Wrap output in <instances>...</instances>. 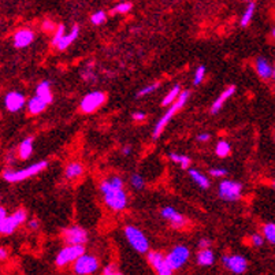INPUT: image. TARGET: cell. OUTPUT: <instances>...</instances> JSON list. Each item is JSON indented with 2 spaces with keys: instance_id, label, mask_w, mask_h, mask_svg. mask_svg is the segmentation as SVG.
<instances>
[{
  "instance_id": "cell-3",
  "label": "cell",
  "mask_w": 275,
  "mask_h": 275,
  "mask_svg": "<svg viewBox=\"0 0 275 275\" xmlns=\"http://www.w3.org/2000/svg\"><path fill=\"white\" fill-rule=\"evenodd\" d=\"M47 167H48V162H37V163L25 167L22 170H18V171H4L3 172V179L8 183L21 182V181H25L30 177H35L39 172L44 171Z\"/></svg>"
},
{
  "instance_id": "cell-23",
  "label": "cell",
  "mask_w": 275,
  "mask_h": 275,
  "mask_svg": "<svg viewBox=\"0 0 275 275\" xmlns=\"http://www.w3.org/2000/svg\"><path fill=\"white\" fill-rule=\"evenodd\" d=\"M33 155V137H28L23 140L22 143L19 144V148H18V156L26 161L30 156Z\"/></svg>"
},
{
  "instance_id": "cell-26",
  "label": "cell",
  "mask_w": 275,
  "mask_h": 275,
  "mask_svg": "<svg viewBox=\"0 0 275 275\" xmlns=\"http://www.w3.org/2000/svg\"><path fill=\"white\" fill-rule=\"evenodd\" d=\"M182 93V89H181V85L179 84H175V85L172 86L171 89L168 91L166 96L163 98L162 100V106H171L178 98H179V95Z\"/></svg>"
},
{
  "instance_id": "cell-25",
  "label": "cell",
  "mask_w": 275,
  "mask_h": 275,
  "mask_svg": "<svg viewBox=\"0 0 275 275\" xmlns=\"http://www.w3.org/2000/svg\"><path fill=\"white\" fill-rule=\"evenodd\" d=\"M82 172H84V166L78 162H71L64 168V175L67 179H75V178L81 177Z\"/></svg>"
},
{
  "instance_id": "cell-14",
  "label": "cell",
  "mask_w": 275,
  "mask_h": 275,
  "mask_svg": "<svg viewBox=\"0 0 275 275\" xmlns=\"http://www.w3.org/2000/svg\"><path fill=\"white\" fill-rule=\"evenodd\" d=\"M161 215L162 218L166 219L174 229H182L185 226V222H186V219L183 215H181V212H178L172 207H165L161 211Z\"/></svg>"
},
{
  "instance_id": "cell-19",
  "label": "cell",
  "mask_w": 275,
  "mask_h": 275,
  "mask_svg": "<svg viewBox=\"0 0 275 275\" xmlns=\"http://www.w3.org/2000/svg\"><path fill=\"white\" fill-rule=\"evenodd\" d=\"M78 36H80V28L75 25V26H73V29L70 30L69 33H66V35L63 36V39L57 43L56 48L59 50V51H64V50H67L73 43H74L77 39H78Z\"/></svg>"
},
{
  "instance_id": "cell-28",
  "label": "cell",
  "mask_w": 275,
  "mask_h": 275,
  "mask_svg": "<svg viewBox=\"0 0 275 275\" xmlns=\"http://www.w3.org/2000/svg\"><path fill=\"white\" fill-rule=\"evenodd\" d=\"M263 235L267 242L275 245V223H266L263 226Z\"/></svg>"
},
{
  "instance_id": "cell-36",
  "label": "cell",
  "mask_w": 275,
  "mask_h": 275,
  "mask_svg": "<svg viewBox=\"0 0 275 275\" xmlns=\"http://www.w3.org/2000/svg\"><path fill=\"white\" fill-rule=\"evenodd\" d=\"M12 218L17 220L18 224H22L26 222V219H28V214H26V211H25L23 208H18V210H15V212L12 214Z\"/></svg>"
},
{
  "instance_id": "cell-52",
  "label": "cell",
  "mask_w": 275,
  "mask_h": 275,
  "mask_svg": "<svg viewBox=\"0 0 275 275\" xmlns=\"http://www.w3.org/2000/svg\"><path fill=\"white\" fill-rule=\"evenodd\" d=\"M245 1H248V3H251V1H252V0H245Z\"/></svg>"
},
{
  "instance_id": "cell-38",
  "label": "cell",
  "mask_w": 275,
  "mask_h": 275,
  "mask_svg": "<svg viewBox=\"0 0 275 275\" xmlns=\"http://www.w3.org/2000/svg\"><path fill=\"white\" fill-rule=\"evenodd\" d=\"M264 241H266V238H264L263 234H258V233H253V234L251 235V242H252L253 247L260 248L264 244Z\"/></svg>"
},
{
  "instance_id": "cell-46",
  "label": "cell",
  "mask_w": 275,
  "mask_h": 275,
  "mask_svg": "<svg viewBox=\"0 0 275 275\" xmlns=\"http://www.w3.org/2000/svg\"><path fill=\"white\" fill-rule=\"evenodd\" d=\"M122 154L125 156L130 155V154H132V147H130V145H125V147L122 148Z\"/></svg>"
},
{
  "instance_id": "cell-6",
  "label": "cell",
  "mask_w": 275,
  "mask_h": 275,
  "mask_svg": "<svg viewBox=\"0 0 275 275\" xmlns=\"http://www.w3.org/2000/svg\"><path fill=\"white\" fill-rule=\"evenodd\" d=\"M84 253H85L84 245H67L57 252L56 258H55V264L57 267H66L69 264L74 263L75 260Z\"/></svg>"
},
{
  "instance_id": "cell-10",
  "label": "cell",
  "mask_w": 275,
  "mask_h": 275,
  "mask_svg": "<svg viewBox=\"0 0 275 275\" xmlns=\"http://www.w3.org/2000/svg\"><path fill=\"white\" fill-rule=\"evenodd\" d=\"M147 259H148V263L152 266V269L155 270L156 274L159 275H170L172 274L174 270L171 269V266L167 260V256H165L162 252L158 251H149L147 253Z\"/></svg>"
},
{
  "instance_id": "cell-30",
  "label": "cell",
  "mask_w": 275,
  "mask_h": 275,
  "mask_svg": "<svg viewBox=\"0 0 275 275\" xmlns=\"http://www.w3.org/2000/svg\"><path fill=\"white\" fill-rule=\"evenodd\" d=\"M230 151H231V148H230V144L227 143V141H219V143L217 144V147H215V154H217V156H219V158H226V156H229Z\"/></svg>"
},
{
  "instance_id": "cell-47",
  "label": "cell",
  "mask_w": 275,
  "mask_h": 275,
  "mask_svg": "<svg viewBox=\"0 0 275 275\" xmlns=\"http://www.w3.org/2000/svg\"><path fill=\"white\" fill-rule=\"evenodd\" d=\"M6 217H7L6 208H4V207H1V208H0V220H1V219H4Z\"/></svg>"
},
{
  "instance_id": "cell-39",
  "label": "cell",
  "mask_w": 275,
  "mask_h": 275,
  "mask_svg": "<svg viewBox=\"0 0 275 275\" xmlns=\"http://www.w3.org/2000/svg\"><path fill=\"white\" fill-rule=\"evenodd\" d=\"M41 29L44 32H47V33H51V32H55L56 26H55V23L52 22L51 19H46V21H43V23H41Z\"/></svg>"
},
{
  "instance_id": "cell-11",
  "label": "cell",
  "mask_w": 275,
  "mask_h": 275,
  "mask_svg": "<svg viewBox=\"0 0 275 275\" xmlns=\"http://www.w3.org/2000/svg\"><path fill=\"white\" fill-rule=\"evenodd\" d=\"M222 264L226 270L233 274H244L248 269L247 259L242 255H223Z\"/></svg>"
},
{
  "instance_id": "cell-17",
  "label": "cell",
  "mask_w": 275,
  "mask_h": 275,
  "mask_svg": "<svg viewBox=\"0 0 275 275\" xmlns=\"http://www.w3.org/2000/svg\"><path fill=\"white\" fill-rule=\"evenodd\" d=\"M234 92H235V86L234 85H230V86H227L226 89H224L220 95H219L218 98L215 99V102L212 103V106H211V114L212 115H215V114H218L219 111L222 110V107H223V104L229 100L233 95H234Z\"/></svg>"
},
{
  "instance_id": "cell-4",
  "label": "cell",
  "mask_w": 275,
  "mask_h": 275,
  "mask_svg": "<svg viewBox=\"0 0 275 275\" xmlns=\"http://www.w3.org/2000/svg\"><path fill=\"white\" fill-rule=\"evenodd\" d=\"M123 234H125V238L129 242V245L136 251L137 253H148L149 252V241L148 238L145 237L143 231L140 229H137L136 226H132L129 224L123 229Z\"/></svg>"
},
{
  "instance_id": "cell-45",
  "label": "cell",
  "mask_w": 275,
  "mask_h": 275,
  "mask_svg": "<svg viewBox=\"0 0 275 275\" xmlns=\"http://www.w3.org/2000/svg\"><path fill=\"white\" fill-rule=\"evenodd\" d=\"M28 226L30 230H37L40 227V222L37 219H32V220H29Z\"/></svg>"
},
{
  "instance_id": "cell-51",
  "label": "cell",
  "mask_w": 275,
  "mask_h": 275,
  "mask_svg": "<svg viewBox=\"0 0 275 275\" xmlns=\"http://www.w3.org/2000/svg\"><path fill=\"white\" fill-rule=\"evenodd\" d=\"M273 80H274V82H275V64H274V75H273Z\"/></svg>"
},
{
  "instance_id": "cell-9",
  "label": "cell",
  "mask_w": 275,
  "mask_h": 275,
  "mask_svg": "<svg viewBox=\"0 0 275 275\" xmlns=\"http://www.w3.org/2000/svg\"><path fill=\"white\" fill-rule=\"evenodd\" d=\"M166 256L171 269L175 271V270L182 269L183 266L188 263L190 258V251L186 245H177V247L172 248Z\"/></svg>"
},
{
  "instance_id": "cell-27",
  "label": "cell",
  "mask_w": 275,
  "mask_h": 275,
  "mask_svg": "<svg viewBox=\"0 0 275 275\" xmlns=\"http://www.w3.org/2000/svg\"><path fill=\"white\" fill-rule=\"evenodd\" d=\"M255 4H253L252 1L248 4V7H247V10L244 11V14L241 15V19H240V25H241V28H247L248 25L251 23V21H252V18H253V14H255Z\"/></svg>"
},
{
  "instance_id": "cell-7",
  "label": "cell",
  "mask_w": 275,
  "mask_h": 275,
  "mask_svg": "<svg viewBox=\"0 0 275 275\" xmlns=\"http://www.w3.org/2000/svg\"><path fill=\"white\" fill-rule=\"evenodd\" d=\"M100 267L99 259L95 255L84 253L80 258L77 259L73 266V271L78 275H89L95 274Z\"/></svg>"
},
{
  "instance_id": "cell-29",
  "label": "cell",
  "mask_w": 275,
  "mask_h": 275,
  "mask_svg": "<svg viewBox=\"0 0 275 275\" xmlns=\"http://www.w3.org/2000/svg\"><path fill=\"white\" fill-rule=\"evenodd\" d=\"M159 88H161V82H159V81H156V82H154V84H149V85L144 86L143 89H140V91L136 93V98L137 99L144 98V96H147V95H151V93L156 92Z\"/></svg>"
},
{
  "instance_id": "cell-40",
  "label": "cell",
  "mask_w": 275,
  "mask_h": 275,
  "mask_svg": "<svg viewBox=\"0 0 275 275\" xmlns=\"http://www.w3.org/2000/svg\"><path fill=\"white\" fill-rule=\"evenodd\" d=\"M103 274L104 275H118L120 274L119 269L115 266V264H109V266H106L103 269Z\"/></svg>"
},
{
  "instance_id": "cell-2",
  "label": "cell",
  "mask_w": 275,
  "mask_h": 275,
  "mask_svg": "<svg viewBox=\"0 0 275 275\" xmlns=\"http://www.w3.org/2000/svg\"><path fill=\"white\" fill-rule=\"evenodd\" d=\"M190 96V92L189 91H183L181 95H179V98L174 102V103L168 107V110L166 111V114L162 116L161 119L158 120V123L155 125L154 127V132H152V137L154 140H158V138L161 137L162 133L165 132V129L166 126L170 123V120L172 119V116L177 114L179 110H182L185 107V104L188 102V99Z\"/></svg>"
},
{
  "instance_id": "cell-18",
  "label": "cell",
  "mask_w": 275,
  "mask_h": 275,
  "mask_svg": "<svg viewBox=\"0 0 275 275\" xmlns=\"http://www.w3.org/2000/svg\"><path fill=\"white\" fill-rule=\"evenodd\" d=\"M47 103L44 99L39 96V95H35L33 98H30L26 103V109H28V112L30 115H39L41 114L43 111H46Z\"/></svg>"
},
{
  "instance_id": "cell-48",
  "label": "cell",
  "mask_w": 275,
  "mask_h": 275,
  "mask_svg": "<svg viewBox=\"0 0 275 275\" xmlns=\"http://www.w3.org/2000/svg\"><path fill=\"white\" fill-rule=\"evenodd\" d=\"M6 258H7V251L4 249V248H1V249H0V259H1V260H6Z\"/></svg>"
},
{
  "instance_id": "cell-44",
  "label": "cell",
  "mask_w": 275,
  "mask_h": 275,
  "mask_svg": "<svg viewBox=\"0 0 275 275\" xmlns=\"http://www.w3.org/2000/svg\"><path fill=\"white\" fill-rule=\"evenodd\" d=\"M211 240L210 238H201L200 241H199V248L200 249H203V248H210L211 247Z\"/></svg>"
},
{
  "instance_id": "cell-21",
  "label": "cell",
  "mask_w": 275,
  "mask_h": 275,
  "mask_svg": "<svg viewBox=\"0 0 275 275\" xmlns=\"http://www.w3.org/2000/svg\"><path fill=\"white\" fill-rule=\"evenodd\" d=\"M189 177L190 179L193 181V182L197 185V186H200L201 189H210V186H211V183H210V179L207 175H204L203 172H200L199 170H196V168H189Z\"/></svg>"
},
{
  "instance_id": "cell-43",
  "label": "cell",
  "mask_w": 275,
  "mask_h": 275,
  "mask_svg": "<svg viewBox=\"0 0 275 275\" xmlns=\"http://www.w3.org/2000/svg\"><path fill=\"white\" fill-rule=\"evenodd\" d=\"M210 138H211V134H210V133H200V134L197 136V141H199V143H207V141H210Z\"/></svg>"
},
{
  "instance_id": "cell-5",
  "label": "cell",
  "mask_w": 275,
  "mask_h": 275,
  "mask_svg": "<svg viewBox=\"0 0 275 275\" xmlns=\"http://www.w3.org/2000/svg\"><path fill=\"white\" fill-rule=\"evenodd\" d=\"M242 195V185L237 181L231 179H224L219 183L218 196L220 200L227 201V203H234L241 199Z\"/></svg>"
},
{
  "instance_id": "cell-16",
  "label": "cell",
  "mask_w": 275,
  "mask_h": 275,
  "mask_svg": "<svg viewBox=\"0 0 275 275\" xmlns=\"http://www.w3.org/2000/svg\"><path fill=\"white\" fill-rule=\"evenodd\" d=\"M255 70H256V74L262 78V80H270L273 78L274 75V66L270 63L267 60V57L259 56L255 60Z\"/></svg>"
},
{
  "instance_id": "cell-22",
  "label": "cell",
  "mask_w": 275,
  "mask_h": 275,
  "mask_svg": "<svg viewBox=\"0 0 275 275\" xmlns=\"http://www.w3.org/2000/svg\"><path fill=\"white\" fill-rule=\"evenodd\" d=\"M19 224L17 223V220L12 218V215H7L6 218L0 220V233L3 235H10L12 234L15 229Z\"/></svg>"
},
{
  "instance_id": "cell-8",
  "label": "cell",
  "mask_w": 275,
  "mask_h": 275,
  "mask_svg": "<svg viewBox=\"0 0 275 275\" xmlns=\"http://www.w3.org/2000/svg\"><path fill=\"white\" fill-rule=\"evenodd\" d=\"M107 100V95L102 91H95L85 95L81 99L80 109L84 114H92L96 110H99Z\"/></svg>"
},
{
  "instance_id": "cell-42",
  "label": "cell",
  "mask_w": 275,
  "mask_h": 275,
  "mask_svg": "<svg viewBox=\"0 0 275 275\" xmlns=\"http://www.w3.org/2000/svg\"><path fill=\"white\" fill-rule=\"evenodd\" d=\"M81 75H82L84 81H95V78H96L91 69H84V71H82V74Z\"/></svg>"
},
{
  "instance_id": "cell-37",
  "label": "cell",
  "mask_w": 275,
  "mask_h": 275,
  "mask_svg": "<svg viewBox=\"0 0 275 275\" xmlns=\"http://www.w3.org/2000/svg\"><path fill=\"white\" fill-rule=\"evenodd\" d=\"M229 172H227V170L226 168H223V167H217V168H211L210 170V175H211L212 178H223L226 177Z\"/></svg>"
},
{
  "instance_id": "cell-49",
  "label": "cell",
  "mask_w": 275,
  "mask_h": 275,
  "mask_svg": "<svg viewBox=\"0 0 275 275\" xmlns=\"http://www.w3.org/2000/svg\"><path fill=\"white\" fill-rule=\"evenodd\" d=\"M271 36H273V39H274V40H275V28L273 29V30H271Z\"/></svg>"
},
{
  "instance_id": "cell-15",
  "label": "cell",
  "mask_w": 275,
  "mask_h": 275,
  "mask_svg": "<svg viewBox=\"0 0 275 275\" xmlns=\"http://www.w3.org/2000/svg\"><path fill=\"white\" fill-rule=\"evenodd\" d=\"M14 41V47L15 48H26L29 47L33 41H35V32L30 29H19L15 32V35L12 37Z\"/></svg>"
},
{
  "instance_id": "cell-33",
  "label": "cell",
  "mask_w": 275,
  "mask_h": 275,
  "mask_svg": "<svg viewBox=\"0 0 275 275\" xmlns=\"http://www.w3.org/2000/svg\"><path fill=\"white\" fill-rule=\"evenodd\" d=\"M106 19H107V14L102 10H99V11L93 12L91 15V22L92 25H95V26H100V25H103L106 22Z\"/></svg>"
},
{
  "instance_id": "cell-34",
  "label": "cell",
  "mask_w": 275,
  "mask_h": 275,
  "mask_svg": "<svg viewBox=\"0 0 275 275\" xmlns=\"http://www.w3.org/2000/svg\"><path fill=\"white\" fill-rule=\"evenodd\" d=\"M130 183L133 188L137 190H143L145 188V179L140 174H133L130 177Z\"/></svg>"
},
{
  "instance_id": "cell-32",
  "label": "cell",
  "mask_w": 275,
  "mask_h": 275,
  "mask_svg": "<svg viewBox=\"0 0 275 275\" xmlns=\"http://www.w3.org/2000/svg\"><path fill=\"white\" fill-rule=\"evenodd\" d=\"M64 35H66V26H64L63 23H62V25H57L56 29H55V32H54V37H52V41H51L52 46L56 47L57 43L63 39Z\"/></svg>"
},
{
  "instance_id": "cell-41",
  "label": "cell",
  "mask_w": 275,
  "mask_h": 275,
  "mask_svg": "<svg viewBox=\"0 0 275 275\" xmlns=\"http://www.w3.org/2000/svg\"><path fill=\"white\" fill-rule=\"evenodd\" d=\"M147 118V114L143 112V111H134L132 114V119L136 120V122H143Z\"/></svg>"
},
{
  "instance_id": "cell-12",
  "label": "cell",
  "mask_w": 275,
  "mask_h": 275,
  "mask_svg": "<svg viewBox=\"0 0 275 275\" xmlns=\"http://www.w3.org/2000/svg\"><path fill=\"white\" fill-rule=\"evenodd\" d=\"M62 235L67 245H85L88 242V231L80 226H70L63 230Z\"/></svg>"
},
{
  "instance_id": "cell-35",
  "label": "cell",
  "mask_w": 275,
  "mask_h": 275,
  "mask_svg": "<svg viewBox=\"0 0 275 275\" xmlns=\"http://www.w3.org/2000/svg\"><path fill=\"white\" fill-rule=\"evenodd\" d=\"M206 73H207V69L206 66H199L195 71V75H193V84L195 85H200L203 80L206 78Z\"/></svg>"
},
{
  "instance_id": "cell-31",
  "label": "cell",
  "mask_w": 275,
  "mask_h": 275,
  "mask_svg": "<svg viewBox=\"0 0 275 275\" xmlns=\"http://www.w3.org/2000/svg\"><path fill=\"white\" fill-rule=\"evenodd\" d=\"M132 8V1H120V3H118V4L111 10V14H112V15H115V14H127Z\"/></svg>"
},
{
  "instance_id": "cell-50",
  "label": "cell",
  "mask_w": 275,
  "mask_h": 275,
  "mask_svg": "<svg viewBox=\"0 0 275 275\" xmlns=\"http://www.w3.org/2000/svg\"><path fill=\"white\" fill-rule=\"evenodd\" d=\"M271 186H273V189L275 190V179H274V181H273V183H271Z\"/></svg>"
},
{
  "instance_id": "cell-13",
  "label": "cell",
  "mask_w": 275,
  "mask_h": 275,
  "mask_svg": "<svg viewBox=\"0 0 275 275\" xmlns=\"http://www.w3.org/2000/svg\"><path fill=\"white\" fill-rule=\"evenodd\" d=\"M25 95L18 91H11L4 96V107L8 112H18L26 106Z\"/></svg>"
},
{
  "instance_id": "cell-1",
  "label": "cell",
  "mask_w": 275,
  "mask_h": 275,
  "mask_svg": "<svg viewBox=\"0 0 275 275\" xmlns=\"http://www.w3.org/2000/svg\"><path fill=\"white\" fill-rule=\"evenodd\" d=\"M100 192L103 195V200L110 210L115 212L123 211L127 207V195L125 192L123 181L118 175L104 179L100 183Z\"/></svg>"
},
{
  "instance_id": "cell-24",
  "label": "cell",
  "mask_w": 275,
  "mask_h": 275,
  "mask_svg": "<svg viewBox=\"0 0 275 275\" xmlns=\"http://www.w3.org/2000/svg\"><path fill=\"white\" fill-rule=\"evenodd\" d=\"M36 95L41 96V98L44 99L48 104H51L52 100H54L51 85H50V82H48V81H41L40 84L37 85V88H36Z\"/></svg>"
},
{
  "instance_id": "cell-20",
  "label": "cell",
  "mask_w": 275,
  "mask_h": 275,
  "mask_svg": "<svg viewBox=\"0 0 275 275\" xmlns=\"http://www.w3.org/2000/svg\"><path fill=\"white\" fill-rule=\"evenodd\" d=\"M196 262L201 267H210L215 262V255H214V252H212L210 248H203V249H200L197 252Z\"/></svg>"
}]
</instances>
